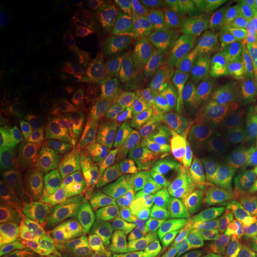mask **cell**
Instances as JSON below:
<instances>
[{
    "label": "cell",
    "instance_id": "obj_29",
    "mask_svg": "<svg viewBox=\"0 0 257 257\" xmlns=\"http://www.w3.org/2000/svg\"><path fill=\"white\" fill-rule=\"evenodd\" d=\"M250 229H251V242L257 244V204L249 210Z\"/></svg>",
    "mask_w": 257,
    "mask_h": 257
},
{
    "label": "cell",
    "instance_id": "obj_7",
    "mask_svg": "<svg viewBox=\"0 0 257 257\" xmlns=\"http://www.w3.org/2000/svg\"><path fill=\"white\" fill-rule=\"evenodd\" d=\"M148 175L156 181L176 186L214 188V174L194 163L163 150L154 155L148 162Z\"/></svg>",
    "mask_w": 257,
    "mask_h": 257
},
{
    "label": "cell",
    "instance_id": "obj_2",
    "mask_svg": "<svg viewBox=\"0 0 257 257\" xmlns=\"http://www.w3.org/2000/svg\"><path fill=\"white\" fill-rule=\"evenodd\" d=\"M214 174V189L231 206L250 210L257 204V135L245 134L227 150Z\"/></svg>",
    "mask_w": 257,
    "mask_h": 257
},
{
    "label": "cell",
    "instance_id": "obj_23",
    "mask_svg": "<svg viewBox=\"0 0 257 257\" xmlns=\"http://www.w3.org/2000/svg\"><path fill=\"white\" fill-rule=\"evenodd\" d=\"M98 257H142L141 248L126 229H115L102 238Z\"/></svg>",
    "mask_w": 257,
    "mask_h": 257
},
{
    "label": "cell",
    "instance_id": "obj_21",
    "mask_svg": "<svg viewBox=\"0 0 257 257\" xmlns=\"http://www.w3.org/2000/svg\"><path fill=\"white\" fill-rule=\"evenodd\" d=\"M186 86L191 94H211L237 80L223 70L201 63H187Z\"/></svg>",
    "mask_w": 257,
    "mask_h": 257
},
{
    "label": "cell",
    "instance_id": "obj_20",
    "mask_svg": "<svg viewBox=\"0 0 257 257\" xmlns=\"http://www.w3.org/2000/svg\"><path fill=\"white\" fill-rule=\"evenodd\" d=\"M27 126L42 150L54 162L61 166L64 154L62 127L57 126L55 120L44 113H37L28 121Z\"/></svg>",
    "mask_w": 257,
    "mask_h": 257
},
{
    "label": "cell",
    "instance_id": "obj_28",
    "mask_svg": "<svg viewBox=\"0 0 257 257\" xmlns=\"http://www.w3.org/2000/svg\"><path fill=\"white\" fill-rule=\"evenodd\" d=\"M142 257H179L173 253L168 248L161 246H150V248H141Z\"/></svg>",
    "mask_w": 257,
    "mask_h": 257
},
{
    "label": "cell",
    "instance_id": "obj_12",
    "mask_svg": "<svg viewBox=\"0 0 257 257\" xmlns=\"http://www.w3.org/2000/svg\"><path fill=\"white\" fill-rule=\"evenodd\" d=\"M105 118L110 133L123 140L136 136L142 125L140 105L125 87H117L112 92Z\"/></svg>",
    "mask_w": 257,
    "mask_h": 257
},
{
    "label": "cell",
    "instance_id": "obj_17",
    "mask_svg": "<svg viewBox=\"0 0 257 257\" xmlns=\"http://www.w3.org/2000/svg\"><path fill=\"white\" fill-rule=\"evenodd\" d=\"M110 98L102 76L93 75L80 102L79 120L87 127L96 126L106 115Z\"/></svg>",
    "mask_w": 257,
    "mask_h": 257
},
{
    "label": "cell",
    "instance_id": "obj_19",
    "mask_svg": "<svg viewBox=\"0 0 257 257\" xmlns=\"http://www.w3.org/2000/svg\"><path fill=\"white\" fill-rule=\"evenodd\" d=\"M213 14L227 27L244 32L257 27V0L211 2Z\"/></svg>",
    "mask_w": 257,
    "mask_h": 257
},
{
    "label": "cell",
    "instance_id": "obj_8",
    "mask_svg": "<svg viewBox=\"0 0 257 257\" xmlns=\"http://www.w3.org/2000/svg\"><path fill=\"white\" fill-rule=\"evenodd\" d=\"M160 110L174 126L185 130H200L205 123L199 121L188 105V89L186 82L176 70L165 74L159 81L156 91Z\"/></svg>",
    "mask_w": 257,
    "mask_h": 257
},
{
    "label": "cell",
    "instance_id": "obj_1",
    "mask_svg": "<svg viewBox=\"0 0 257 257\" xmlns=\"http://www.w3.org/2000/svg\"><path fill=\"white\" fill-rule=\"evenodd\" d=\"M176 54L187 63H201L227 73L243 85L251 82V69L242 32L211 19L185 28Z\"/></svg>",
    "mask_w": 257,
    "mask_h": 257
},
{
    "label": "cell",
    "instance_id": "obj_25",
    "mask_svg": "<svg viewBox=\"0 0 257 257\" xmlns=\"http://www.w3.org/2000/svg\"><path fill=\"white\" fill-rule=\"evenodd\" d=\"M102 15L100 11L93 4H87L79 10L76 16V25L81 31H93L101 23Z\"/></svg>",
    "mask_w": 257,
    "mask_h": 257
},
{
    "label": "cell",
    "instance_id": "obj_3",
    "mask_svg": "<svg viewBox=\"0 0 257 257\" xmlns=\"http://www.w3.org/2000/svg\"><path fill=\"white\" fill-rule=\"evenodd\" d=\"M4 168L6 174L17 180L21 187H34L49 181L59 172L60 166L41 149L25 125L10 135Z\"/></svg>",
    "mask_w": 257,
    "mask_h": 257
},
{
    "label": "cell",
    "instance_id": "obj_14",
    "mask_svg": "<svg viewBox=\"0 0 257 257\" xmlns=\"http://www.w3.org/2000/svg\"><path fill=\"white\" fill-rule=\"evenodd\" d=\"M135 34V3L107 5L100 23L102 43L110 49H120Z\"/></svg>",
    "mask_w": 257,
    "mask_h": 257
},
{
    "label": "cell",
    "instance_id": "obj_4",
    "mask_svg": "<svg viewBox=\"0 0 257 257\" xmlns=\"http://www.w3.org/2000/svg\"><path fill=\"white\" fill-rule=\"evenodd\" d=\"M226 136L225 131L207 124L195 131L172 125L166 128L163 140L170 152L214 173L226 154Z\"/></svg>",
    "mask_w": 257,
    "mask_h": 257
},
{
    "label": "cell",
    "instance_id": "obj_10",
    "mask_svg": "<svg viewBox=\"0 0 257 257\" xmlns=\"http://www.w3.org/2000/svg\"><path fill=\"white\" fill-rule=\"evenodd\" d=\"M188 226V218L182 212H155L136 225V242L142 248L167 245L175 242Z\"/></svg>",
    "mask_w": 257,
    "mask_h": 257
},
{
    "label": "cell",
    "instance_id": "obj_6",
    "mask_svg": "<svg viewBox=\"0 0 257 257\" xmlns=\"http://www.w3.org/2000/svg\"><path fill=\"white\" fill-rule=\"evenodd\" d=\"M141 187L150 200L166 207L187 210L197 207L224 208L230 206L224 195L214 188L169 185L153 179L141 181Z\"/></svg>",
    "mask_w": 257,
    "mask_h": 257
},
{
    "label": "cell",
    "instance_id": "obj_30",
    "mask_svg": "<svg viewBox=\"0 0 257 257\" xmlns=\"http://www.w3.org/2000/svg\"><path fill=\"white\" fill-rule=\"evenodd\" d=\"M236 257H257V244L250 240L248 245L237 253Z\"/></svg>",
    "mask_w": 257,
    "mask_h": 257
},
{
    "label": "cell",
    "instance_id": "obj_13",
    "mask_svg": "<svg viewBox=\"0 0 257 257\" xmlns=\"http://www.w3.org/2000/svg\"><path fill=\"white\" fill-rule=\"evenodd\" d=\"M27 25L6 12L0 16V74L8 75L23 59L30 46Z\"/></svg>",
    "mask_w": 257,
    "mask_h": 257
},
{
    "label": "cell",
    "instance_id": "obj_26",
    "mask_svg": "<svg viewBox=\"0 0 257 257\" xmlns=\"http://www.w3.org/2000/svg\"><path fill=\"white\" fill-rule=\"evenodd\" d=\"M174 5L182 15L200 19H202L211 9L210 3L202 2V0H178L174 3Z\"/></svg>",
    "mask_w": 257,
    "mask_h": 257
},
{
    "label": "cell",
    "instance_id": "obj_5",
    "mask_svg": "<svg viewBox=\"0 0 257 257\" xmlns=\"http://www.w3.org/2000/svg\"><path fill=\"white\" fill-rule=\"evenodd\" d=\"M98 181L96 172L85 173L67 181L47 205L48 218L51 223L68 226L81 219L93 204Z\"/></svg>",
    "mask_w": 257,
    "mask_h": 257
},
{
    "label": "cell",
    "instance_id": "obj_18",
    "mask_svg": "<svg viewBox=\"0 0 257 257\" xmlns=\"http://www.w3.org/2000/svg\"><path fill=\"white\" fill-rule=\"evenodd\" d=\"M127 199V184L121 176L111 179L101 189L89 216L92 224H101L120 213Z\"/></svg>",
    "mask_w": 257,
    "mask_h": 257
},
{
    "label": "cell",
    "instance_id": "obj_9",
    "mask_svg": "<svg viewBox=\"0 0 257 257\" xmlns=\"http://www.w3.org/2000/svg\"><path fill=\"white\" fill-rule=\"evenodd\" d=\"M92 76L91 57L83 53L72 54L67 63V104L62 124H61L63 133L68 136L70 141H76L78 138L80 102Z\"/></svg>",
    "mask_w": 257,
    "mask_h": 257
},
{
    "label": "cell",
    "instance_id": "obj_15",
    "mask_svg": "<svg viewBox=\"0 0 257 257\" xmlns=\"http://www.w3.org/2000/svg\"><path fill=\"white\" fill-rule=\"evenodd\" d=\"M174 24L173 6L166 0L135 3V34L147 37L165 36Z\"/></svg>",
    "mask_w": 257,
    "mask_h": 257
},
{
    "label": "cell",
    "instance_id": "obj_22",
    "mask_svg": "<svg viewBox=\"0 0 257 257\" xmlns=\"http://www.w3.org/2000/svg\"><path fill=\"white\" fill-rule=\"evenodd\" d=\"M212 245L211 225L205 218H201L184 233L176 253L179 257H210Z\"/></svg>",
    "mask_w": 257,
    "mask_h": 257
},
{
    "label": "cell",
    "instance_id": "obj_11",
    "mask_svg": "<svg viewBox=\"0 0 257 257\" xmlns=\"http://www.w3.org/2000/svg\"><path fill=\"white\" fill-rule=\"evenodd\" d=\"M115 67L120 79L135 88H148L159 79V64L149 53L125 44L118 49Z\"/></svg>",
    "mask_w": 257,
    "mask_h": 257
},
{
    "label": "cell",
    "instance_id": "obj_24",
    "mask_svg": "<svg viewBox=\"0 0 257 257\" xmlns=\"http://www.w3.org/2000/svg\"><path fill=\"white\" fill-rule=\"evenodd\" d=\"M2 257H12L17 248V239L15 234V223L10 216L9 208L2 206Z\"/></svg>",
    "mask_w": 257,
    "mask_h": 257
},
{
    "label": "cell",
    "instance_id": "obj_27",
    "mask_svg": "<svg viewBox=\"0 0 257 257\" xmlns=\"http://www.w3.org/2000/svg\"><path fill=\"white\" fill-rule=\"evenodd\" d=\"M242 36L250 66L257 73V27L242 32Z\"/></svg>",
    "mask_w": 257,
    "mask_h": 257
},
{
    "label": "cell",
    "instance_id": "obj_16",
    "mask_svg": "<svg viewBox=\"0 0 257 257\" xmlns=\"http://www.w3.org/2000/svg\"><path fill=\"white\" fill-rule=\"evenodd\" d=\"M54 237L48 221H28L17 233V248L12 257H40L53 249Z\"/></svg>",
    "mask_w": 257,
    "mask_h": 257
},
{
    "label": "cell",
    "instance_id": "obj_31",
    "mask_svg": "<svg viewBox=\"0 0 257 257\" xmlns=\"http://www.w3.org/2000/svg\"><path fill=\"white\" fill-rule=\"evenodd\" d=\"M40 257H64V255L62 253V251H60V250L51 249V250H49V251L43 253V255Z\"/></svg>",
    "mask_w": 257,
    "mask_h": 257
}]
</instances>
